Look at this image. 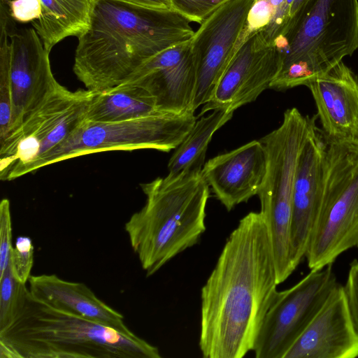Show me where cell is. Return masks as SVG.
<instances>
[{
    "label": "cell",
    "instance_id": "obj_1",
    "mask_svg": "<svg viewBox=\"0 0 358 358\" xmlns=\"http://www.w3.org/2000/svg\"><path fill=\"white\" fill-rule=\"evenodd\" d=\"M278 284L266 224L260 212H250L230 234L201 289L203 357L242 358L252 350Z\"/></svg>",
    "mask_w": 358,
    "mask_h": 358
},
{
    "label": "cell",
    "instance_id": "obj_2",
    "mask_svg": "<svg viewBox=\"0 0 358 358\" xmlns=\"http://www.w3.org/2000/svg\"><path fill=\"white\" fill-rule=\"evenodd\" d=\"M189 23L173 9L95 0L90 25L78 37L73 72L94 93L124 83L152 57L190 41Z\"/></svg>",
    "mask_w": 358,
    "mask_h": 358
},
{
    "label": "cell",
    "instance_id": "obj_3",
    "mask_svg": "<svg viewBox=\"0 0 358 358\" xmlns=\"http://www.w3.org/2000/svg\"><path fill=\"white\" fill-rule=\"evenodd\" d=\"M1 358H160L139 338L55 309L25 287L12 322L0 331Z\"/></svg>",
    "mask_w": 358,
    "mask_h": 358
},
{
    "label": "cell",
    "instance_id": "obj_4",
    "mask_svg": "<svg viewBox=\"0 0 358 358\" xmlns=\"http://www.w3.org/2000/svg\"><path fill=\"white\" fill-rule=\"evenodd\" d=\"M145 206L134 213L124 229L147 276L186 249L206 231L209 185L201 171L174 179L157 178L141 184Z\"/></svg>",
    "mask_w": 358,
    "mask_h": 358
},
{
    "label": "cell",
    "instance_id": "obj_5",
    "mask_svg": "<svg viewBox=\"0 0 358 358\" xmlns=\"http://www.w3.org/2000/svg\"><path fill=\"white\" fill-rule=\"evenodd\" d=\"M273 44L280 66L270 88L307 86L358 49V0H307Z\"/></svg>",
    "mask_w": 358,
    "mask_h": 358
},
{
    "label": "cell",
    "instance_id": "obj_6",
    "mask_svg": "<svg viewBox=\"0 0 358 358\" xmlns=\"http://www.w3.org/2000/svg\"><path fill=\"white\" fill-rule=\"evenodd\" d=\"M313 118L304 116L296 108L287 109L280 126L259 140L266 167L257 195L273 246L279 283L294 271L290 254L292 194L299 157Z\"/></svg>",
    "mask_w": 358,
    "mask_h": 358
},
{
    "label": "cell",
    "instance_id": "obj_7",
    "mask_svg": "<svg viewBox=\"0 0 358 358\" xmlns=\"http://www.w3.org/2000/svg\"><path fill=\"white\" fill-rule=\"evenodd\" d=\"M196 117L194 111L158 113L129 120L96 122L85 120L66 139L31 162L12 168L6 180L71 158L117 150L153 149L169 152L189 134Z\"/></svg>",
    "mask_w": 358,
    "mask_h": 358
},
{
    "label": "cell",
    "instance_id": "obj_8",
    "mask_svg": "<svg viewBox=\"0 0 358 358\" xmlns=\"http://www.w3.org/2000/svg\"><path fill=\"white\" fill-rule=\"evenodd\" d=\"M358 248V139L329 140L320 213L305 255L310 270Z\"/></svg>",
    "mask_w": 358,
    "mask_h": 358
},
{
    "label": "cell",
    "instance_id": "obj_9",
    "mask_svg": "<svg viewBox=\"0 0 358 358\" xmlns=\"http://www.w3.org/2000/svg\"><path fill=\"white\" fill-rule=\"evenodd\" d=\"M338 282L332 264L310 270L290 288L277 292L257 334L256 358H284Z\"/></svg>",
    "mask_w": 358,
    "mask_h": 358
},
{
    "label": "cell",
    "instance_id": "obj_10",
    "mask_svg": "<svg viewBox=\"0 0 358 358\" xmlns=\"http://www.w3.org/2000/svg\"><path fill=\"white\" fill-rule=\"evenodd\" d=\"M255 0H229L214 11L190 40L196 66L194 111L212 97L239 48L248 13Z\"/></svg>",
    "mask_w": 358,
    "mask_h": 358
},
{
    "label": "cell",
    "instance_id": "obj_11",
    "mask_svg": "<svg viewBox=\"0 0 358 358\" xmlns=\"http://www.w3.org/2000/svg\"><path fill=\"white\" fill-rule=\"evenodd\" d=\"M9 38L12 115L8 136L62 86L53 76L50 52L34 28L17 29L15 25Z\"/></svg>",
    "mask_w": 358,
    "mask_h": 358
},
{
    "label": "cell",
    "instance_id": "obj_12",
    "mask_svg": "<svg viewBox=\"0 0 358 358\" xmlns=\"http://www.w3.org/2000/svg\"><path fill=\"white\" fill-rule=\"evenodd\" d=\"M279 66L276 46L268 45L262 31L255 34L238 48L199 116L217 109L234 112L255 101L270 87Z\"/></svg>",
    "mask_w": 358,
    "mask_h": 358
},
{
    "label": "cell",
    "instance_id": "obj_13",
    "mask_svg": "<svg viewBox=\"0 0 358 358\" xmlns=\"http://www.w3.org/2000/svg\"><path fill=\"white\" fill-rule=\"evenodd\" d=\"M327 144L314 117L299 157L292 194L290 254L294 270L305 257L320 213Z\"/></svg>",
    "mask_w": 358,
    "mask_h": 358
},
{
    "label": "cell",
    "instance_id": "obj_14",
    "mask_svg": "<svg viewBox=\"0 0 358 358\" xmlns=\"http://www.w3.org/2000/svg\"><path fill=\"white\" fill-rule=\"evenodd\" d=\"M124 83L147 90L162 113L181 114L193 110L196 66L190 41L152 57Z\"/></svg>",
    "mask_w": 358,
    "mask_h": 358
},
{
    "label": "cell",
    "instance_id": "obj_15",
    "mask_svg": "<svg viewBox=\"0 0 358 358\" xmlns=\"http://www.w3.org/2000/svg\"><path fill=\"white\" fill-rule=\"evenodd\" d=\"M358 335L344 286L338 284L284 358H355Z\"/></svg>",
    "mask_w": 358,
    "mask_h": 358
},
{
    "label": "cell",
    "instance_id": "obj_16",
    "mask_svg": "<svg viewBox=\"0 0 358 358\" xmlns=\"http://www.w3.org/2000/svg\"><path fill=\"white\" fill-rule=\"evenodd\" d=\"M260 141H250L204 164L201 176L227 210L257 194L266 173Z\"/></svg>",
    "mask_w": 358,
    "mask_h": 358
},
{
    "label": "cell",
    "instance_id": "obj_17",
    "mask_svg": "<svg viewBox=\"0 0 358 358\" xmlns=\"http://www.w3.org/2000/svg\"><path fill=\"white\" fill-rule=\"evenodd\" d=\"M329 140L358 139V78L342 61L307 85Z\"/></svg>",
    "mask_w": 358,
    "mask_h": 358
},
{
    "label": "cell",
    "instance_id": "obj_18",
    "mask_svg": "<svg viewBox=\"0 0 358 358\" xmlns=\"http://www.w3.org/2000/svg\"><path fill=\"white\" fill-rule=\"evenodd\" d=\"M31 296L55 309L136 336L125 324L124 317L103 301L85 284L64 280L55 274L31 275Z\"/></svg>",
    "mask_w": 358,
    "mask_h": 358
},
{
    "label": "cell",
    "instance_id": "obj_19",
    "mask_svg": "<svg viewBox=\"0 0 358 358\" xmlns=\"http://www.w3.org/2000/svg\"><path fill=\"white\" fill-rule=\"evenodd\" d=\"M162 113L155 98L145 89L122 83L94 94L85 120L113 122Z\"/></svg>",
    "mask_w": 358,
    "mask_h": 358
},
{
    "label": "cell",
    "instance_id": "obj_20",
    "mask_svg": "<svg viewBox=\"0 0 358 358\" xmlns=\"http://www.w3.org/2000/svg\"><path fill=\"white\" fill-rule=\"evenodd\" d=\"M95 0H40L41 17L31 22L45 49L69 36L78 37L89 27Z\"/></svg>",
    "mask_w": 358,
    "mask_h": 358
},
{
    "label": "cell",
    "instance_id": "obj_21",
    "mask_svg": "<svg viewBox=\"0 0 358 358\" xmlns=\"http://www.w3.org/2000/svg\"><path fill=\"white\" fill-rule=\"evenodd\" d=\"M233 114L234 112L217 109L196 120L171 157L166 178L174 179L187 173L201 171L213 135L232 117Z\"/></svg>",
    "mask_w": 358,
    "mask_h": 358
},
{
    "label": "cell",
    "instance_id": "obj_22",
    "mask_svg": "<svg viewBox=\"0 0 358 358\" xmlns=\"http://www.w3.org/2000/svg\"><path fill=\"white\" fill-rule=\"evenodd\" d=\"M10 38L6 27H0V143L8 136L12 115L10 79Z\"/></svg>",
    "mask_w": 358,
    "mask_h": 358
},
{
    "label": "cell",
    "instance_id": "obj_23",
    "mask_svg": "<svg viewBox=\"0 0 358 358\" xmlns=\"http://www.w3.org/2000/svg\"><path fill=\"white\" fill-rule=\"evenodd\" d=\"M0 331L12 322L15 315L25 284L19 282L13 275L10 262L0 277Z\"/></svg>",
    "mask_w": 358,
    "mask_h": 358
},
{
    "label": "cell",
    "instance_id": "obj_24",
    "mask_svg": "<svg viewBox=\"0 0 358 358\" xmlns=\"http://www.w3.org/2000/svg\"><path fill=\"white\" fill-rule=\"evenodd\" d=\"M10 265L15 279L22 284L29 280L34 264V245L27 236H19L13 248Z\"/></svg>",
    "mask_w": 358,
    "mask_h": 358
},
{
    "label": "cell",
    "instance_id": "obj_25",
    "mask_svg": "<svg viewBox=\"0 0 358 358\" xmlns=\"http://www.w3.org/2000/svg\"><path fill=\"white\" fill-rule=\"evenodd\" d=\"M229 0H170L172 9L200 24Z\"/></svg>",
    "mask_w": 358,
    "mask_h": 358
},
{
    "label": "cell",
    "instance_id": "obj_26",
    "mask_svg": "<svg viewBox=\"0 0 358 358\" xmlns=\"http://www.w3.org/2000/svg\"><path fill=\"white\" fill-rule=\"evenodd\" d=\"M274 10L268 0H255L250 8L241 36L239 48L255 34L263 31L270 23Z\"/></svg>",
    "mask_w": 358,
    "mask_h": 358
},
{
    "label": "cell",
    "instance_id": "obj_27",
    "mask_svg": "<svg viewBox=\"0 0 358 358\" xmlns=\"http://www.w3.org/2000/svg\"><path fill=\"white\" fill-rule=\"evenodd\" d=\"M13 248L10 202L3 199L0 203V277L10 264Z\"/></svg>",
    "mask_w": 358,
    "mask_h": 358
},
{
    "label": "cell",
    "instance_id": "obj_28",
    "mask_svg": "<svg viewBox=\"0 0 358 358\" xmlns=\"http://www.w3.org/2000/svg\"><path fill=\"white\" fill-rule=\"evenodd\" d=\"M345 292L347 298L351 320L358 335V260L354 259L350 268L345 285Z\"/></svg>",
    "mask_w": 358,
    "mask_h": 358
},
{
    "label": "cell",
    "instance_id": "obj_29",
    "mask_svg": "<svg viewBox=\"0 0 358 358\" xmlns=\"http://www.w3.org/2000/svg\"><path fill=\"white\" fill-rule=\"evenodd\" d=\"M9 5L12 17L18 22H31L41 15L40 0H10Z\"/></svg>",
    "mask_w": 358,
    "mask_h": 358
},
{
    "label": "cell",
    "instance_id": "obj_30",
    "mask_svg": "<svg viewBox=\"0 0 358 358\" xmlns=\"http://www.w3.org/2000/svg\"><path fill=\"white\" fill-rule=\"evenodd\" d=\"M268 1L274 10V15L268 25L262 32L268 44L271 45L280 34L281 12L285 0Z\"/></svg>",
    "mask_w": 358,
    "mask_h": 358
},
{
    "label": "cell",
    "instance_id": "obj_31",
    "mask_svg": "<svg viewBox=\"0 0 358 358\" xmlns=\"http://www.w3.org/2000/svg\"><path fill=\"white\" fill-rule=\"evenodd\" d=\"M144 7L158 9H172L170 0H122Z\"/></svg>",
    "mask_w": 358,
    "mask_h": 358
},
{
    "label": "cell",
    "instance_id": "obj_32",
    "mask_svg": "<svg viewBox=\"0 0 358 358\" xmlns=\"http://www.w3.org/2000/svg\"><path fill=\"white\" fill-rule=\"evenodd\" d=\"M307 0H294L289 11V19L299 10Z\"/></svg>",
    "mask_w": 358,
    "mask_h": 358
}]
</instances>
